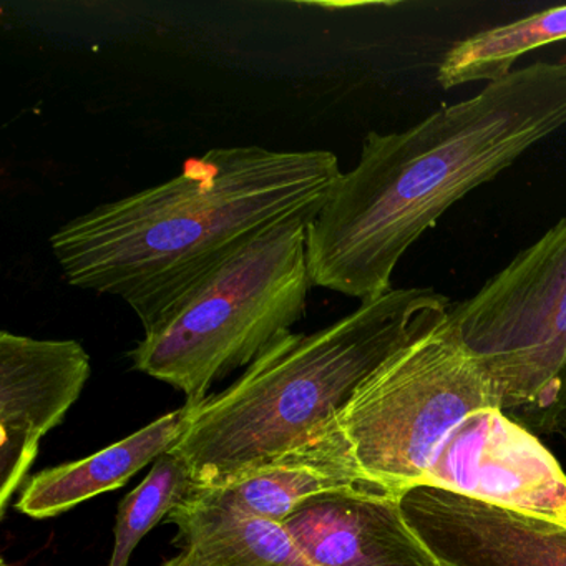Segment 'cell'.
<instances>
[{
  "label": "cell",
  "mask_w": 566,
  "mask_h": 566,
  "mask_svg": "<svg viewBox=\"0 0 566 566\" xmlns=\"http://www.w3.org/2000/svg\"><path fill=\"white\" fill-rule=\"evenodd\" d=\"M482 409H502L499 394L447 316L367 377L339 426L366 482L402 499L447 433Z\"/></svg>",
  "instance_id": "obj_5"
},
{
  "label": "cell",
  "mask_w": 566,
  "mask_h": 566,
  "mask_svg": "<svg viewBox=\"0 0 566 566\" xmlns=\"http://www.w3.org/2000/svg\"><path fill=\"white\" fill-rule=\"evenodd\" d=\"M450 307L432 287H392L316 333L286 334L223 392L193 406L171 455L197 486L227 485L280 459L329 427L377 367Z\"/></svg>",
  "instance_id": "obj_3"
},
{
  "label": "cell",
  "mask_w": 566,
  "mask_h": 566,
  "mask_svg": "<svg viewBox=\"0 0 566 566\" xmlns=\"http://www.w3.org/2000/svg\"><path fill=\"white\" fill-rule=\"evenodd\" d=\"M356 486L376 489L360 475L337 417L304 446L227 485L195 486L188 500L283 523L303 503Z\"/></svg>",
  "instance_id": "obj_10"
},
{
  "label": "cell",
  "mask_w": 566,
  "mask_h": 566,
  "mask_svg": "<svg viewBox=\"0 0 566 566\" xmlns=\"http://www.w3.org/2000/svg\"><path fill=\"white\" fill-rule=\"evenodd\" d=\"M562 41H566V6L485 29L457 42L440 62L437 81L443 88L502 81L515 71L513 65L523 55Z\"/></svg>",
  "instance_id": "obj_13"
},
{
  "label": "cell",
  "mask_w": 566,
  "mask_h": 566,
  "mask_svg": "<svg viewBox=\"0 0 566 566\" xmlns=\"http://www.w3.org/2000/svg\"><path fill=\"white\" fill-rule=\"evenodd\" d=\"M402 510L442 566H566V523L433 486L407 492Z\"/></svg>",
  "instance_id": "obj_9"
},
{
  "label": "cell",
  "mask_w": 566,
  "mask_h": 566,
  "mask_svg": "<svg viewBox=\"0 0 566 566\" xmlns=\"http://www.w3.org/2000/svg\"><path fill=\"white\" fill-rule=\"evenodd\" d=\"M0 566H11V565H8V563L2 562V563H0Z\"/></svg>",
  "instance_id": "obj_15"
},
{
  "label": "cell",
  "mask_w": 566,
  "mask_h": 566,
  "mask_svg": "<svg viewBox=\"0 0 566 566\" xmlns=\"http://www.w3.org/2000/svg\"><path fill=\"white\" fill-rule=\"evenodd\" d=\"M566 127V62H535L397 134L369 132L307 231L314 286L360 303L457 201Z\"/></svg>",
  "instance_id": "obj_1"
},
{
  "label": "cell",
  "mask_w": 566,
  "mask_h": 566,
  "mask_svg": "<svg viewBox=\"0 0 566 566\" xmlns=\"http://www.w3.org/2000/svg\"><path fill=\"white\" fill-rule=\"evenodd\" d=\"M191 410L193 406L185 403L94 455L35 473L25 482L15 509L31 518H52L120 489L148 463L170 452L187 430Z\"/></svg>",
  "instance_id": "obj_11"
},
{
  "label": "cell",
  "mask_w": 566,
  "mask_h": 566,
  "mask_svg": "<svg viewBox=\"0 0 566 566\" xmlns=\"http://www.w3.org/2000/svg\"><path fill=\"white\" fill-rule=\"evenodd\" d=\"M195 486L197 483L184 460L170 452L161 455L144 482L132 490L118 506L114 553L108 566L130 565L138 543L187 500Z\"/></svg>",
  "instance_id": "obj_14"
},
{
  "label": "cell",
  "mask_w": 566,
  "mask_h": 566,
  "mask_svg": "<svg viewBox=\"0 0 566 566\" xmlns=\"http://www.w3.org/2000/svg\"><path fill=\"white\" fill-rule=\"evenodd\" d=\"M168 523L181 549L164 566H314L283 523L184 500Z\"/></svg>",
  "instance_id": "obj_12"
},
{
  "label": "cell",
  "mask_w": 566,
  "mask_h": 566,
  "mask_svg": "<svg viewBox=\"0 0 566 566\" xmlns=\"http://www.w3.org/2000/svg\"><path fill=\"white\" fill-rule=\"evenodd\" d=\"M92 376L77 340L0 334V515L25 485L41 440L72 409Z\"/></svg>",
  "instance_id": "obj_8"
},
{
  "label": "cell",
  "mask_w": 566,
  "mask_h": 566,
  "mask_svg": "<svg viewBox=\"0 0 566 566\" xmlns=\"http://www.w3.org/2000/svg\"><path fill=\"white\" fill-rule=\"evenodd\" d=\"M323 201L268 224L208 271L145 329L130 353L135 369L197 406L214 382L293 333L314 286L307 231Z\"/></svg>",
  "instance_id": "obj_4"
},
{
  "label": "cell",
  "mask_w": 566,
  "mask_h": 566,
  "mask_svg": "<svg viewBox=\"0 0 566 566\" xmlns=\"http://www.w3.org/2000/svg\"><path fill=\"white\" fill-rule=\"evenodd\" d=\"M420 486L566 523V473L502 409L476 410L457 423L437 447Z\"/></svg>",
  "instance_id": "obj_7"
},
{
  "label": "cell",
  "mask_w": 566,
  "mask_h": 566,
  "mask_svg": "<svg viewBox=\"0 0 566 566\" xmlns=\"http://www.w3.org/2000/svg\"><path fill=\"white\" fill-rule=\"evenodd\" d=\"M340 175L333 151L213 148L171 180L69 221L52 253L69 284L122 297L145 331L248 238L324 200Z\"/></svg>",
  "instance_id": "obj_2"
},
{
  "label": "cell",
  "mask_w": 566,
  "mask_h": 566,
  "mask_svg": "<svg viewBox=\"0 0 566 566\" xmlns=\"http://www.w3.org/2000/svg\"><path fill=\"white\" fill-rule=\"evenodd\" d=\"M449 317L503 412L530 432L566 439V218Z\"/></svg>",
  "instance_id": "obj_6"
}]
</instances>
